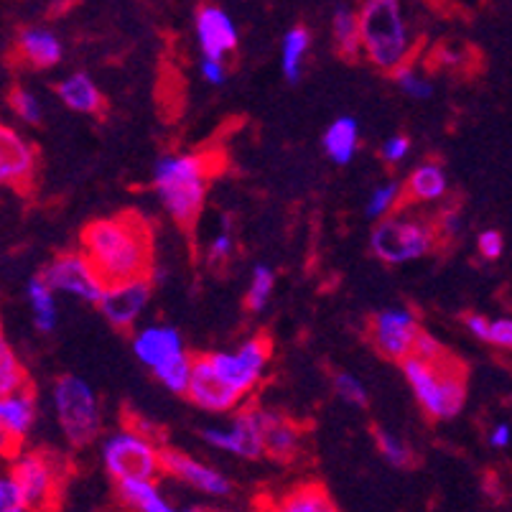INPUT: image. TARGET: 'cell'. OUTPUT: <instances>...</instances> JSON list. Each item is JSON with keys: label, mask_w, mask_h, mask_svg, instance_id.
I'll use <instances>...</instances> for the list:
<instances>
[{"label": "cell", "mask_w": 512, "mask_h": 512, "mask_svg": "<svg viewBox=\"0 0 512 512\" xmlns=\"http://www.w3.org/2000/svg\"><path fill=\"white\" fill-rule=\"evenodd\" d=\"M36 423V393L31 383L23 388L13 390V393L0 398V426L8 434V439L23 449L26 439H29L31 428Z\"/></svg>", "instance_id": "18"}, {"label": "cell", "mask_w": 512, "mask_h": 512, "mask_svg": "<svg viewBox=\"0 0 512 512\" xmlns=\"http://www.w3.org/2000/svg\"><path fill=\"white\" fill-rule=\"evenodd\" d=\"M258 512H339V507L324 484L304 482L278 497H263Z\"/></svg>", "instance_id": "19"}, {"label": "cell", "mask_w": 512, "mask_h": 512, "mask_svg": "<svg viewBox=\"0 0 512 512\" xmlns=\"http://www.w3.org/2000/svg\"><path fill=\"white\" fill-rule=\"evenodd\" d=\"M232 250H235L232 235L230 232H220V237H214V242L209 245V260H212V265L225 263V260L232 258Z\"/></svg>", "instance_id": "44"}, {"label": "cell", "mask_w": 512, "mask_h": 512, "mask_svg": "<svg viewBox=\"0 0 512 512\" xmlns=\"http://www.w3.org/2000/svg\"><path fill=\"white\" fill-rule=\"evenodd\" d=\"M153 281L151 278H136V281L113 283V286L102 288V296L97 301L102 316H105L115 329L128 332L143 314L151 299Z\"/></svg>", "instance_id": "15"}, {"label": "cell", "mask_w": 512, "mask_h": 512, "mask_svg": "<svg viewBox=\"0 0 512 512\" xmlns=\"http://www.w3.org/2000/svg\"><path fill=\"white\" fill-rule=\"evenodd\" d=\"M16 451H21V449H18L11 439H8V434L3 431V426H0V459H11Z\"/></svg>", "instance_id": "48"}, {"label": "cell", "mask_w": 512, "mask_h": 512, "mask_svg": "<svg viewBox=\"0 0 512 512\" xmlns=\"http://www.w3.org/2000/svg\"><path fill=\"white\" fill-rule=\"evenodd\" d=\"M334 46L339 57L355 62L362 54L360 49V26H357V11L349 6H339L334 13Z\"/></svg>", "instance_id": "27"}, {"label": "cell", "mask_w": 512, "mask_h": 512, "mask_svg": "<svg viewBox=\"0 0 512 512\" xmlns=\"http://www.w3.org/2000/svg\"><path fill=\"white\" fill-rule=\"evenodd\" d=\"M197 512H217V510H197Z\"/></svg>", "instance_id": "49"}, {"label": "cell", "mask_w": 512, "mask_h": 512, "mask_svg": "<svg viewBox=\"0 0 512 512\" xmlns=\"http://www.w3.org/2000/svg\"><path fill=\"white\" fill-rule=\"evenodd\" d=\"M79 250L105 286L153 276V225L141 212H120L85 225Z\"/></svg>", "instance_id": "1"}, {"label": "cell", "mask_w": 512, "mask_h": 512, "mask_svg": "<svg viewBox=\"0 0 512 512\" xmlns=\"http://www.w3.org/2000/svg\"><path fill=\"white\" fill-rule=\"evenodd\" d=\"M8 105H11V110L23 123L39 125L41 118H44V107H41L39 97L21 85L11 87V92H8Z\"/></svg>", "instance_id": "34"}, {"label": "cell", "mask_w": 512, "mask_h": 512, "mask_svg": "<svg viewBox=\"0 0 512 512\" xmlns=\"http://www.w3.org/2000/svg\"><path fill=\"white\" fill-rule=\"evenodd\" d=\"M260 421H263V454H268L276 462H291L299 454L301 434L299 426L278 411L260 408Z\"/></svg>", "instance_id": "21"}, {"label": "cell", "mask_w": 512, "mask_h": 512, "mask_svg": "<svg viewBox=\"0 0 512 512\" xmlns=\"http://www.w3.org/2000/svg\"><path fill=\"white\" fill-rule=\"evenodd\" d=\"M197 39L202 46L204 57L222 59L237 49V31L232 18L222 8L204 6L197 13Z\"/></svg>", "instance_id": "17"}, {"label": "cell", "mask_w": 512, "mask_h": 512, "mask_svg": "<svg viewBox=\"0 0 512 512\" xmlns=\"http://www.w3.org/2000/svg\"><path fill=\"white\" fill-rule=\"evenodd\" d=\"M360 49L380 72L411 64V31L400 0H365L357 11Z\"/></svg>", "instance_id": "4"}, {"label": "cell", "mask_w": 512, "mask_h": 512, "mask_svg": "<svg viewBox=\"0 0 512 512\" xmlns=\"http://www.w3.org/2000/svg\"><path fill=\"white\" fill-rule=\"evenodd\" d=\"M29 301L31 309H34V324L39 332L49 334L57 329V299H54V291L41 281V276H34L29 281Z\"/></svg>", "instance_id": "29"}, {"label": "cell", "mask_w": 512, "mask_h": 512, "mask_svg": "<svg viewBox=\"0 0 512 512\" xmlns=\"http://www.w3.org/2000/svg\"><path fill=\"white\" fill-rule=\"evenodd\" d=\"M57 95L69 110H77L82 115H102L107 110L105 95L100 92V87L92 82V77L82 72L62 79L57 85Z\"/></svg>", "instance_id": "24"}, {"label": "cell", "mask_w": 512, "mask_h": 512, "mask_svg": "<svg viewBox=\"0 0 512 512\" xmlns=\"http://www.w3.org/2000/svg\"><path fill=\"white\" fill-rule=\"evenodd\" d=\"M487 344L497 349H510L512 347V321L510 319H490V329H487Z\"/></svg>", "instance_id": "43"}, {"label": "cell", "mask_w": 512, "mask_h": 512, "mask_svg": "<svg viewBox=\"0 0 512 512\" xmlns=\"http://www.w3.org/2000/svg\"><path fill=\"white\" fill-rule=\"evenodd\" d=\"M273 286H276V273L268 268V265H255L253 268V278H250L248 286V296H245V304H248L250 311H263L271 301Z\"/></svg>", "instance_id": "33"}, {"label": "cell", "mask_w": 512, "mask_h": 512, "mask_svg": "<svg viewBox=\"0 0 512 512\" xmlns=\"http://www.w3.org/2000/svg\"><path fill=\"white\" fill-rule=\"evenodd\" d=\"M403 377L411 385L418 406L434 421H451L467 403V367L446 349L436 360H421L408 355L398 362Z\"/></svg>", "instance_id": "3"}, {"label": "cell", "mask_w": 512, "mask_h": 512, "mask_svg": "<svg viewBox=\"0 0 512 512\" xmlns=\"http://www.w3.org/2000/svg\"><path fill=\"white\" fill-rule=\"evenodd\" d=\"M26 383H29V372H26L21 357H18L3 327H0V398L23 388Z\"/></svg>", "instance_id": "30"}, {"label": "cell", "mask_w": 512, "mask_h": 512, "mask_svg": "<svg viewBox=\"0 0 512 512\" xmlns=\"http://www.w3.org/2000/svg\"><path fill=\"white\" fill-rule=\"evenodd\" d=\"M360 146V128L355 118H337L324 133V151L334 164L347 166Z\"/></svg>", "instance_id": "26"}, {"label": "cell", "mask_w": 512, "mask_h": 512, "mask_svg": "<svg viewBox=\"0 0 512 512\" xmlns=\"http://www.w3.org/2000/svg\"><path fill=\"white\" fill-rule=\"evenodd\" d=\"M184 395L192 400L194 406L209 413H232L242 403V395L235 393L217 375V370L209 362V355L192 357V372H189V383H186Z\"/></svg>", "instance_id": "14"}, {"label": "cell", "mask_w": 512, "mask_h": 512, "mask_svg": "<svg viewBox=\"0 0 512 512\" xmlns=\"http://www.w3.org/2000/svg\"><path fill=\"white\" fill-rule=\"evenodd\" d=\"M273 344L271 339L260 334V337L248 339L242 342L235 352H212L209 362L217 370V375L230 385L235 393H240L242 398L248 393H253L255 385L263 380V372L271 362Z\"/></svg>", "instance_id": "9"}, {"label": "cell", "mask_w": 512, "mask_h": 512, "mask_svg": "<svg viewBox=\"0 0 512 512\" xmlns=\"http://www.w3.org/2000/svg\"><path fill=\"white\" fill-rule=\"evenodd\" d=\"M0 512H31L8 472H0Z\"/></svg>", "instance_id": "38"}, {"label": "cell", "mask_w": 512, "mask_h": 512, "mask_svg": "<svg viewBox=\"0 0 512 512\" xmlns=\"http://www.w3.org/2000/svg\"><path fill=\"white\" fill-rule=\"evenodd\" d=\"M102 462L118 484L156 479L161 474V446L123 426L102 446Z\"/></svg>", "instance_id": "8"}, {"label": "cell", "mask_w": 512, "mask_h": 512, "mask_svg": "<svg viewBox=\"0 0 512 512\" xmlns=\"http://www.w3.org/2000/svg\"><path fill=\"white\" fill-rule=\"evenodd\" d=\"M220 153H181L164 156L153 171L156 194L171 220L184 232H194L202 217L207 189L212 176H217Z\"/></svg>", "instance_id": "2"}, {"label": "cell", "mask_w": 512, "mask_h": 512, "mask_svg": "<svg viewBox=\"0 0 512 512\" xmlns=\"http://www.w3.org/2000/svg\"><path fill=\"white\" fill-rule=\"evenodd\" d=\"M309 46H311V34L306 26H293V29L286 34V39H283L281 67L288 82H299L301 69H304V59L306 54H309Z\"/></svg>", "instance_id": "28"}, {"label": "cell", "mask_w": 512, "mask_h": 512, "mask_svg": "<svg viewBox=\"0 0 512 512\" xmlns=\"http://www.w3.org/2000/svg\"><path fill=\"white\" fill-rule=\"evenodd\" d=\"M439 240L434 217L411 214L406 204H400L395 212L377 220V227L370 237V248L383 263L403 265L434 253Z\"/></svg>", "instance_id": "5"}, {"label": "cell", "mask_w": 512, "mask_h": 512, "mask_svg": "<svg viewBox=\"0 0 512 512\" xmlns=\"http://www.w3.org/2000/svg\"><path fill=\"white\" fill-rule=\"evenodd\" d=\"M449 192V176L439 161H423L408 174L406 184H400V204L413 207V204L439 202Z\"/></svg>", "instance_id": "20"}, {"label": "cell", "mask_w": 512, "mask_h": 512, "mask_svg": "<svg viewBox=\"0 0 512 512\" xmlns=\"http://www.w3.org/2000/svg\"><path fill=\"white\" fill-rule=\"evenodd\" d=\"M39 174V153L21 133L0 125V186L29 194Z\"/></svg>", "instance_id": "11"}, {"label": "cell", "mask_w": 512, "mask_h": 512, "mask_svg": "<svg viewBox=\"0 0 512 512\" xmlns=\"http://www.w3.org/2000/svg\"><path fill=\"white\" fill-rule=\"evenodd\" d=\"M464 327L472 332V337L482 339V342H487V329H490V319L482 314H467L464 316Z\"/></svg>", "instance_id": "46"}, {"label": "cell", "mask_w": 512, "mask_h": 512, "mask_svg": "<svg viewBox=\"0 0 512 512\" xmlns=\"http://www.w3.org/2000/svg\"><path fill=\"white\" fill-rule=\"evenodd\" d=\"M133 352L146 367H158L169 362L171 357L186 352L184 339L174 327H146L133 339Z\"/></svg>", "instance_id": "22"}, {"label": "cell", "mask_w": 512, "mask_h": 512, "mask_svg": "<svg viewBox=\"0 0 512 512\" xmlns=\"http://www.w3.org/2000/svg\"><path fill=\"white\" fill-rule=\"evenodd\" d=\"M477 250L484 260H500L505 253V237L497 230H484L477 240Z\"/></svg>", "instance_id": "40"}, {"label": "cell", "mask_w": 512, "mask_h": 512, "mask_svg": "<svg viewBox=\"0 0 512 512\" xmlns=\"http://www.w3.org/2000/svg\"><path fill=\"white\" fill-rule=\"evenodd\" d=\"M462 44H444L436 49V62L444 69H462L467 64L469 51H462Z\"/></svg>", "instance_id": "42"}, {"label": "cell", "mask_w": 512, "mask_h": 512, "mask_svg": "<svg viewBox=\"0 0 512 512\" xmlns=\"http://www.w3.org/2000/svg\"><path fill=\"white\" fill-rule=\"evenodd\" d=\"M189 372H192V355L181 352V355L171 357L164 365L153 367V375L158 377V383H164L171 393L184 395L186 383H189Z\"/></svg>", "instance_id": "31"}, {"label": "cell", "mask_w": 512, "mask_h": 512, "mask_svg": "<svg viewBox=\"0 0 512 512\" xmlns=\"http://www.w3.org/2000/svg\"><path fill=\"white\" fill-rule=\"evenodd\" d=\"M41 281L51 288V291H64L72 293L77 299L90 301V304H97L102 296V288L105 283L97 278V273L92 271L90 260L85 258L82 250H64V253H57L49 263L44 265V271L39 273Z\"/></svg>", "instance_id": "10"}, {"label": "cell", "mask_w": 512, "mask_h": 512, "mask_svg": "<svg viewBox=\"0 0 512 512\" xmlns=\"http://www.w3.org/2000/svg\"><path fill=\"white\" fill-rule=\"evenodd\" d=\"M390 74H393L395 82L403 87V92H408L411 97H418V100H428V97L434 95V87H431V82H428V79H423V77H418V74L413 72L411 64H403V67L393 69Z\"/></svg>", "instance_id": "36"}, {"label": "cell", "mask_w": 512, "mask_h": 512, "mask_svg": "<svg viewBox=\"0 0 512 512\" xmlns=\"http://www.w3.org/2000/svg\"><path fill=\"white\" fill-rule=\"evenodd\" d=\"M202 77L207 79L209 85H214V87H220V85H225V79H227V69H225V62H222V59H209V57H204L202 59Z\"/></svg>", "instance_id": "45"}, {"label": "cell", "mask_w": 512, "mask_h": 512, "mask_svg": "<svg viewBox=\"0 0 512 512\" xmlns=\"http://www.w3.org/2000/svg\"><path fill=\"white\" fill-rule=\"evenodd\" d=\"M408 153H411V141H408L406 136L388 138V141L383 143V148H380V158H383L388 166H398Z\"/></svg>", "instance_id": "41"}, {"label": "cell", "mask_w": 512, "mask_h": 512, "mask_svg": "<svg viewBox=\"0 0 512 512\" xmlns=\"http://www.w3.org/2000/svg\"><path fill=\"white\" fill-rule=\"evenodd\" d=\"M416 314L408 309H385L372 316L370 342L383 357L393 362H403L413 352V342L418 337Z\"/></svg>", "instance_id": "12"}, {"label": "cell", "mask_w": 512, "mask_h": 512, "mask_svg": "<svg viewBox=\"0 0 512 512\" xmlns=\"http://www.w3.org/2000/svg\"><path fill=\"white\" fill-rule=\"evenodd\" d=\"M334 390H337L339 398L352 403V406H367L365 385L355 375H349V372H337L334 375Z\"/></svg>", "instance_id": "37"}, {"label": "cell", "mask_w": 512, "mask_h": 512, "mask_svg": "<svg viewBox=\"0 0 512 512\" xmlns=\"http://www.w3.org/2000/svg\"><path fill=\"white\" fill-rule=\"evenodd\" d=\"M490 444L495 446V449H505V446H510V423L502 421L492 428Z\"/></svg>", "instance_id": "47"}, {"label": "cell", "mask_w": 512, "mask_h": 512, "mask_svg": "<svg viewBox=\"0 0 512 512\" xmlns=\"http://www.w3.org/2000/svg\"><path fill=\"white\" fill-rule=\"evenodd\" d=\"M400 207V184L398 181H388V184L377 186L375 192L370 194L367 202V217L372 220H383L385 214L395 212Z\"/></svg>", "instance_id": "35"}, {"label": "cell", "mask_w": 512, "mask_h": 512, "mask_svg": "<svg viewBox=\"0 0 512 512\" xmlns=\"http://www.w3.org/2000/svg\"><path fill=\"white\" fill-rule=\"evenodd\" d=\"M161 472L181 479V482L204 492V495L227 497L232 492V484L225 474L217 472L214 467H207V464L184 454V451L169 449V446L161 449Z\"/></svg>", "instance_id": "16"}, {"label": "cell", "mask_w": 512, "mask_h": 512, "mask_svg": "<svg viewBox=\"0 0 512 512\" xmlns=\"http://www.w3.org/2000/svg\"><path fill=\"white\" fill-rule=\"evenodd\" d=\"M16 54L34 69H51L62 62V41L46 29H23L16 41Z\"/></svg>", "instance_id": "23"}, {"label": "cell", "mask_w": 512, "mask_h": 512, "mask_svg": "<svg viewBox=\"0 0 512 512\" xmlns=\"http://www.w3.org/2000/svg\"><path fill=\"white\" fill-rule=\"evenodd\" d=\"M375 444L380 449V454L385 456V462L393 464V467H413L416 464V456H413V449L400 439V436L390 434L385 428H377L375 431Z\"/></svg>", "instance_id": "32"}, {"label": "cell", "mask_w": 512, "mask_h": 512, "mask_svg": "<svg viewBox=\"0 0 512 512\" xmlns=\"http://www.w3.org/2000/svg\"><path fill=\"white\" fill-rule=\"evenodd\" d=\"M54 408L64 439L72 449H87L95 444L102 431L100 400L82 377H59L54 383Z\"/></svg>", "instance_id": "7"}, {"label": "cell", "mask_w": 512, "mask_h": 512, "mask_svg": "<svg viewBox=\"0 0 512 512\" xmlns=\"http://www.w3.org/2000/svg\"><path fill=\"white\" fill-rule=\"evenodd\" d=\"M118 495L128 510L133 512H197V510H176L166 502L161 490L153 479H141V482H120Z\"/></svg>", "instance_id": "25"}, {"label": "cell", "mask_w": 512, "mask_h": 512, "mask_svg": "<svg viewBox=\"0 0 512 512\" xmlns=\"http://www.w3.org/2000/svg\"><path fill=\"white\" fill-rule=\"evenodd\" d=\"M204 439L217 449L235 454L240 459H260L263 454V421H260V408L250 406L235 413L230 426L204 428Z\"/></svg>", "instance_id": "13"}, {"label": "cell", "mask_w": 512, "mask_h": 512, "mask_svg": "<svg viewBox=\"0 0 512 512\" xmlns=\"http://www.w3.org/2000/svg\"><path fill=\"white\" fill-rule=\"evenodd\" d=\"M123 426L125 428H133V431H138V434L141 436H146V439H151L153 444H164V439H166V434L164 431H161V428L156 426V423H151V421H146V418L141 416V413H130V411H125V418H123Z\"/></svg>", "instance_id": "39"}, {"label": "cell", "mask_w": 512, "mask_h": 512, "mask_svg": "<svg viewBox=\"0 0 512 512\" xmlns=\"http://www.w3.org/2000/svg\"><path fill=\"white\" fill-rule=\"evenodd\" d=\"M31 512H57L67 479V459L57 451H16L8 472Z\"/></svg>", "instance_id": "6"}]
</instances>
